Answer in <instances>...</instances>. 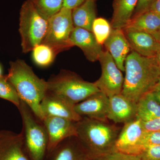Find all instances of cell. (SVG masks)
<instances>
[{
    "instance_id": "cell-1",
    "label": "cell",
    "mask_w": 160,
    "mask_h": 160,
    "mask_svg": "<svg viewBox=\"0 0 160 160\" xmlns=\"http://www.w3.org/2000/svg\"><path fill=\"white\" fill-rule=\"evenodd\" d=\"M125 67L126 75L121 93L137 103L156 86L160 77V67L155 57H146L133 51L126 58Z\"/></svg>"
},
{
    "instance_id": "cell-2",
    "label": "cell",
    "mask_w": 160,
    "mask_h": 160,
    "mask_svg": "<svg viewBox=\"0 0 160 160\" xmlns=\"http://www.w3.org/2000/svg\"><path fill=\"white\" fill-rule=\"evenodd\" d=\"M8 81L13 86L20 100L26 103L36 117L42 122L45 118L41 102L47 91V81L35 74L31 67L22 60L9 63Z\"/></svg>"
},
{
    "instance_id": "cell-3",
    "label": "cell",
    "mask_w": 160,
    "mask_h": 160,
    "mask_svg": "<svg viewBox=\"0 0 160 160\" xmlns=\"http://www.w3.org/2000/svg\"><path fill=\"white\" fill-rule=\"evenodd\" d=\"M75 125L77 137L93 159L115 151L120 132L116 126L87 117Z\"/></svg>"
},
{
    "instance_id": "cell-4",
    "label": "cell",
    "mask_w": 160,
    "mask_h": 160,
    "mask_svg": "<svg viewBox=\"0 0 160 160\" xmlns=\"http://www.w3.org/2000/svg\"><path fill=\"white\" fill-rule=\"evenodd\" d=\"M18 108L22 119V132L28 156L30 160H44L47 153L48 138L42 122L22 100Z\"/></svg>"
},
{
    "instance_id": "cell-5",
    "label": "cell",
    "mask_w": 160,
    "mask_h": 160,
    "mask_svg": "<svg viewBox=\"0 0 160 160\" xmlns=\"http://www.w3.org/2000/svg\"><path fill=\"white\" fill-rule=\"evenodd\" d=\"M47 84V92L74 105L100 91L94 82H86L74 73L66 71L52 76Z\"/></svg>"
},
{
    "instance_id": "cell-6",
    "label": "cell",
    "mask_w": 160,
    "mask_h": 160,
    "mask_svg": "<svg viewBox=\"0 0 160 160\" xmlns=\"http://www.w3.org/2000/svg\"><path fill=\"white\" fill-rule=\"evenodd\" d=\"M48 20L38 12L31 0H26L20 12L19 31L22 51L26 53L42 42L48 28Z\"/></svg>"
},
{
    "instance_id": "cell-7",
    "label": "cell",
    "mask_w": 160,
    "mask_h": 160,
    "mask_svg": "<svg viewBox=\"0 0 160 160\" xmlns=\"http://www.w3.org/2000/svg\"><path fill=\"white\" fill-rule=\"evenodd\" d=\"M74 25L72 10L63 7L48 20V28L42 43L51 47L55 53L72 47L70 36Z\"/></svg>"
},
{
    "instance_id": "cell-8",
    "label": "cell",
    "mask_w": 160,
    "mask_h": 160,
    "mask_svg": "<svg viewBox=\"0 0 160 160\" xmlns=\"http://www.w3.org/2000/svg\"><path fill=\"white\" fill-rule=\"evenodd\" d=\"M98 61L102 68V74L94 82L96 86L108 97L122 93L124 78L109 52L103 50Z\"/></svg>"
},
{
    "instance_id": "cell-9",
    "label": "cell",
    "mask_w": 160,
    "mask_h": 160,
    "mask_svg": "<svg viewBox=\"0 0 160 160\" xmlns=\"http://www.w3.org/2000/svg\"><path fill=\"white\" fill-rule=\"evenodd\" d=\"M145 132L142 121L137 118L126 123L117 139L115 151L140 155L146 147L144 144Z\"/></svg>"
},
{
    "instance_id": "cell-10",
    "label": "cell",
    "mask_w": 160,
    "mask_h": 160,
    "mask_svg": "<svg viewBox=\"0 0 160 160\" xmlns=\"http://www.w3.org/2000/svg\"><path fill=\"white\" fill-rule=\"evenodd\" d=\"M48 136L47 153L67 138L77 136L75 122L65 118L46 117L42 122Z\"/></svg>"
},
{
    "instance_id": "cell-11",
    "label": "cell",
    "mask_w": 160,
    "mask_h": 160,
    "mask_svg": "<svg viewBox=\"0 0 160 160\" xmlns=\"http://www.w3.org/2000/svg\"><path fill=\"white\" fill-rule=\"evenodd\" d=\"M109 98L99 91L74 106L75 110L82 117L107 122Z\"/></svg>"
},
{
    "instance_id": "cell-12",
    "label": "cell",
    "mask_w": 160,
    "mask_h": 160,
    "mask_svg": "<svg viewBox=\"0 0 160 160\" xmlns=\"http://www.w3.org/2000/svg\"><path fill=\"white\" fill-rule=\"evenodd\" d=\"M0 160H30L24 143L22 132L0 131Z\"/></svg>"
},
{
    "instance_id": "cell-13",
    "label": "cell",
    "mask_w": 160,
    "mask_h": 160,
    "mask_svg": "<svg viewBox=\"0 0 160 160\" xmlns=\"http://www.w3.org/2000/svg\"><path fill=\"white\" fill-rule=\"evenodd\" d=\"M77 136L63 140L51 152L46 153L44 160H92Z\"/></svg>"
},
{
    "instance_id": "cell-14",
    "label": "cell",
    "mask_w": 160,
    "mask_h": 160,
    "mask_svg": "<svg viewBox=\"0 0 160 160\" xmlns=\"http://www.w3.org/2000/svg\"><path fill=\"white\" fill-rule=\"evenodd\" d=\"M41 105L45 118L58 117L75 122L82 118L75 110L74 105L48 92L42 100Z\"/></svg>"
},
{
    "instance_id": "cell-15",
    "label": "cell",
    "mask_w": 160,
    "mask_h": 160,
    "mask_svg": "<svg viewBox=\"0 0 160 160\" xmlns=\"http://www.w3.org/2000/svg\"><path fill=\"white\" fill-rule=\"evenodd\" d=\"M109 98L108 119L115 123L126 124L137 118V103L122 93Z\"/></svg>"
},
{
    "instance_id": "cell-16",
    "label": "cell",
    "mask_w": 160,
    "mask_h": 160,
    "mask_svg": "<svg viewBox=\"0 0 160 160\" xmlns=\"http://www.w3.org/2000/svg\"><path fill=\"white\" fill-rule=\"evenodd\" d=\"M104 45L119 69L125 71V61L131 48L123 29H112Z\"/></svg>"
},
{
    "instance_id": "cell-17",
    "label": "cell",
    "mask_w": 160,
    "mask_h": 160,
    "mask_svg": "<svg viewBox=\"0 0 160 160\" xmlns=\"http://www.w3.org/2000/svg\"><path fill=\"white\" fill-rule=\"evenodd\" d=\"M70 42L72 46H77L81 49L87 60L91 62L98 61L102 48L92 32L75 27L70 36Z\"/></svg>"
},
{
    "instance_id": "cell-18",
    "label": "cell",
    "mask_w": 160,
    "mask_h": 160,
    "mask_svg": "<svg viewBox=\"0 0 160 160\" xmlns=\"http://www.w3.org/2000/svg\"><path fill=\"white\" fill-rule=\"evenodd\" d=\"M124 32L132 51L146 57H155L160 50V44L152 35L137 31Z\"/></svg>"
},
{
    "instance_id": "cell-19",
    "label": "cell",
    "mask_w": 160,
    "mask_h": 160,
    "mask_svg": "<svg viewBox=\"0 0 160 160\" xmlns=\"http://www.w3.org/2000/svg\"><path fill=\"white\" fill-rule=\"evenodd\" d=\"M138 0H114L111 24L112 29H123L132 18Z\"/></svg>"
},
{
    "instance_id": "cell-20",
    "label": "cell",
    "mask_w": 160,
    "mask_h": 160,
    "mask_svg": "<svg viewBox=\"0 0 160 160\" xmlns=\"http://www.w3.org/2000/svg\"><path fill=\"white\" fill-rule=\"evenodd\" d=\"M160 29V15L147 11L132 18L124 31L143 32L152 34Z\"/></svg>"
},
{
    "instance_id": "cell-21",
    "label": "cell",
    "mask_w": 160,
    "mask_h": 160,
    "mask_svg": "<svg viewBox=\"0 0 160 160\" xmlns=\"http://www.w3.org/2000/svg\"><path fill=\"white\" fill-rule=\"evenodd\" d=\"M96 0H88L72 9V19L74 27L92 31V26L97 18Z\"/></svg>"
},
{
    "instance_id": "cell-22",
    "label": "cell",
    "mask_w": 160,
    "mask_h": 160,
    "mask_svg": "<svg viewBox=\"0 0 160 160\" xmlns=\"http://www.w3.org/2000/svg\"><path fill=\"white\" fill-rule=\"evenodd\" d=\"M160 117V103L152 91L144 95L137 103V118L142 122Z\"/></svg>"
},
{
    "instance_id": "cell-23",
    "label": "cell",
    "mask_w": 160,
    "mask_h": 160,
    "mask_svg": "<svg viewBox=\"0 0 160 160\" xmlns=\"http://www.w3.org/2000/svg\"><path fill=\"white\" fill-rule=\"evenodd\" d=\"M31 1L38 12L47 20L62 9L64 3V0H31Z\"/></svg>"
},
{
    "instance_id": "cell-24",
    "label": "cell",
    "mask_w": 160,
    "mask_h": 160,
    "mask_svg": "<svg viewBox=\"0 0 160 160\" xmlns=\"http://www.w3.org/2000/svg\"><path fill=\"white\" fill-rule=\"evenodd\" d=\"M32 58L35 62L42 67L49 66L54 61L56 53L51 47L41 44L32 49Z\"/></svg>"
},
{
    "instance_id": "cell-25",
    "label": "cell",
    "mask_w": 160,
    "mask_h": 160,
    "mask_svg": "<svg viewBox=\"0 0 160 160\" xmlns=\"http://www.w3.org/2000/svg\"><path fill=\"white\" fill-rule=\"evenodd\" d=\"M111 24L104 18H97L92 26V32L100 45H104L111 33Z\"/></svg>"
},
{
    "instance_id": "cell-26",
    "label": "cell",
    "mask_w": 160,
    "mask_h": 160,
    "mask_svg": "<svg viewBox=\"0 0 160 160\" xmlns=\"http://www.w3.org/2000/svg\"><path fill=\"white\" fill-rule=\"evenodd\" d=\"M0 98L11 102L18 108L19 106L21 100L13 86L7 80L6 76L2 75L0 77Z\"/></svg>"
},
{
    "instance_id": "cell-27",
    "label": "cell",
    "mask_w": 160,
    "mask_h": 160,
    "mask_svg": "<svg viewBox=\"0 0 160 160\" xmlns=\"http://www.w3.org/2000/svg\"><path fill=\"white\" fill-rule=\"evenodd\" d=\"M95 160H142L140 155H134L114 151L99 157Z\"/></svg>"
},
{
    "instance_id": "cell-28",
    "label": "cell",
    "mask_w": 160,
    "mask_h": 160,
    "mask_svg": "<svg viewBox=\"0 0 160 160\" xmlns=\"http://www.w3.org/2000/svg\"><path fill=\"white\" fill-rule=\"evenodd\" d=\"M140 156L142 160H160V145L146 146Z\"/></svg>"
},
{
    "instance_id": "cell-29",
    "label": "cell",
    "mask_w": 160,
    "mask_h": 160,
    "mask_svg": "<svg viewBox=\"0 0 160 160\" xmlns=\"http://www.w3.org/2000/svg\"><path fill=\"white\" fill-rule=\"evenodd\" d=\"M145 147L150 145H160V132H146L144 138Z\"/></svg>"
},
{
    "instance_id": "cell-30",
    "label": "cell",
    "mask_w": 160,
    "mask_h": 160,
    "mask_svg": "<svg viewBox=\"0 0 160 160\" xmlns=\"http://www.w3.org/2000/svg\"><path fill=\"white\" fill-rule=\"evenodd\" d=\"M156 1V0H138L132 18L148 11L151 5Z\"/></svg>"
},
{
    "instance_id": "cell-31",
    "label": "cell",
    "mask_w": 160,
    "mask_h": 160,
    "mask_svg": "<svg viewBox=\"0 0 160 160\" xmlns=\"http://www.w3.org/2000/svg\"><path fill=\"white\" fill-rule=\"evenodd\" d=\"M142 124L146 132H160V117L146 122L142 121Z\"/></svg>"
},
{
    "instance_id": "cell-32",
    "label": "cell",
    "mask_w": 160,
    "mask_h": 160,
    "mask_svg": "<svg viewBox=\"0 0 160 160\" xmlns=\"http://www.w3.org/2000/svg\"><path fill=\"white\" fill-rule=\"evenodd\" d=\"M87 1L88 0H64L63 7L72 10Z\"/></svg>"
},
{
    "instance_id": "cell-33",
    "label": "cell",
    "mask_w": 160,
    "mask_h": 160,
    "mask_svg": "<svg viewBox=\"0 0 160 160\" xmlns=\"http://www.w3.org/2000/svg\"><path fill=\"white\" fill-rule=\"evenodd\" d=\"M148 10L153 12L160 15V0H156L151 5Z\"/></svg>"
},
{
    "instance_id": "cell-34",
    "label": "cell",
    "mask_w": 160,
    "mask_h": 160,
    "mask_svg": "<svg viewBox=\"0 0 160 160\" xmlns=\"http://www.w3.org/2000/svg\"><path fill=\"white\" fill-rule=\"evenodd\" d=\"M155 97L157 99L160 103V89L157 87H155L153 91H152Z\"/></svg>"
},
{
    "instance_id": "cell-35",
    "label": "cell",
    "mask_w": 160,
    "mask_h": 160,
    "mask_svg": "<svg viewBox=\"0 0 160 160\" xmlns=\"http://www.w3.org/2000/svg\"><path fill=\"white\" fill-rule=\"evenodd\" d=\"M153 36V37L156 39L157 41L160 44V29L158 30L156 32L152 34Z\"/></svg>"
},
{
    "instance_id": "cell-36",
    "label": "cell",
    "mask_w": 160,
    "mask_h": 160,
    "mask_svg": "<svg viewBox=\"0 0 160 160\" xmlns=\"http://www.w3.org/2000/svg\"><path fill=\"white\" fill-rule=\"evenodd\" d=\"M155 58L156 59L158 64L159 66L160 67V49L159 51L158 52Z\"/></svg>"
},
{
    "instance_id": "cell-37",
    "label": "cell",
    "mask_w": 160,
    "mask_h": 160,
    "mask_svg": "<svg viewBox=\"0 0 160 160\" xmlns=\"http://www.w3.org/2000/svg\"><path fill=\"white\" fill-rule=\"evenodd\" d=\"M156 87H157V88L160 89V77L159 78V79L157 85Z\"/></svg>"
},
{
    "instance_id": "cell-38",
    "label": "cell",
    "mask_w": 160,
    "mask_h": 160,
    "mask_svg": "<svg viewBox=\"0 0 160 160\" xmlns=\"http://www.w3.org/2000/svg\"><path fill=\"white\" fill-rule=\"evenodd\" d=\"M2 76V67L0 66V77H1Z\"/></svg>"
},
{
    "instance_id": "cell-39",
    "label": "cell",
    "mask_w": 160,
    "mask_h": 160,
    "mask_svg": "<svg viewBox=\"0 0 160 160\" xmlns=\"http://www.w3.org/2000/svg\"></svg>"
}]
</instances>
